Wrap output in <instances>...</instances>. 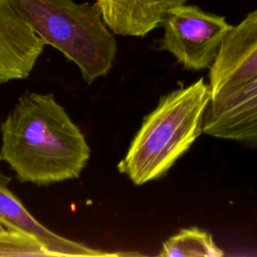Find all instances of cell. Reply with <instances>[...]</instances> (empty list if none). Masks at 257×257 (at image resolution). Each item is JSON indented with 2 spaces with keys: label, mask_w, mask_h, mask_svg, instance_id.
Wrapping results in <instances>:
<instances>
[{
  "label": "cell",
  "mask_w": 257,
  "mask_h": 257,
  "mask_svg": "<svg viewBox=\"0 0 257 257\" xmlns=\"http://www.w3.org/2000/svg\"><path fill=\"white\" fill-rule=\"evenodd\" d=\"M0 130V161L21 183L77 179L90 158L84 135L52 93L21 95Z\"/></svg>",
  "instance_id": "1"
},
{
  "label": "cell",
  "mask_w": 257,
  "mask_h": 257,
  "mask_svg": "<svg viewBox=\"0 0 257 257\" xmlns=\"http://www.w3.org/2000/svg\"><path fill=\"white\" fill-rule=\"evenodd\" d=\"M210 99L203 77L163 95L144 118L117 171L137 186L166 176L203 133Z\"/></svg>",
  "instance_id": "2"
},
{
  "label": "cell",
  "mask_w": 257,
  "mask_h": 257,
  "mask_svg": "<svg viewBox=\"0 0 257 257\" xmlns=\"http://www.w3.org/2000/svg\"><path fill=\"white\" fill-rule=\"evenodd\" d=\"M43 42L59 50L91 84L112 67L116 41L98 6L75 0H15Z\"/></svg>",
  "instance_id": "3"
},
{
  "label": "cell",
  "mask_w": 257,
  "mask_h": 257,
  "mask_svg": "<svg viewBox=\"0 0 257 257\" xmlns=\"http://www.w3.org/2000/svg\"><path fill=\"white\" fill-rule=\"evenodd\" d=\"M162 24L159 49L170 52L185 69L196 71L211 67L233 27L223 16L185 4L168 11Z\"/></svg>",
  "instance_id": "4"
},
{
  "label": "cell",
  "mask_w": 257,
  "mask_h": 257,
  "mask_svg": "<svg viewBox=\"0 0 257 257\" xmlns=\"http://www.w3.org/2000/svg\"><path fill=\"white\" fill-rule=\"evenodd\" d=\"M202 128L210 137L257 148V74L212 97Z\"/></svg>",
  "instance_id": "5"
},
{
  "label": "cell",
  "mask_w": 257,
  "mask_h": 257,
  "mask_svg": "<svg viewBox=\"0 0 257 257\" xmlns=\"http://www.w3.org/2000/svg\"><path fill=\"white\" fill-rule=\"evenodd\" d=\"M257 74V10L249 13L225 37L209 68L211 98Z\"/></svg>",
  "instance_id": "6"
},
{
  "label": "cell",
  "mask_w": 257,
  "mask_h": 257,
  "mask_svg": "<svg viewBox=\"0 0 257 257\" xmlns=\"http://www.w3.org/2000/svg\"><path fill=\"white\" fill-rule=\"evenodd\" d=\"M44 46L15 0H0V84L26 78Z\"/></svg>",
  "instance_id": "7"
},
{
  "label": "cell",
  "mask_w": 257,
  "mask_h": 257,
  "mask_svg": "<svg viewBox=\"0 0 257 257\" xmlns=\"http://www.w3.org/2000/svg\"><path fill=\"white\" fill-rule=\"evenodd\" d=\"M0 227L14 229L37 238L54 257L64 256H125L133 253H109L62 237L38 222L7 187L0 174Z\"/></svg>",
  "instance_id": "8"
},
{
  "label": "cell",
  "mask_w": 257,
  "mask_h": 257,
  "mask_svg": "<svg viewBox=\"0 0 257 257\" xmlns=\"http://www.w3.org/2000/svg\"><path fill=\"white\" fill-rule=\"evenodd\" d=\"M188 0H96L102 18L112 33L145 36L162 24L171 9Z\"/></svg>",
  "instance_id": "9"
},
{
  "label": "cell",
  "mask_w": 257,
  "mask_h": 257,
  "mask_svg": "<svg viewBox=\"0 0 257 257\" xmlns=\"http://www.w3.org/2000/svg\"><path fill=\"white\" fill-rule=\"evenodd\" d=\"M159 256L163 257H221L223 250L218 247L213 236L198 227L180 230L167 239Z\"/></svg>",
  "instance_id": "10"
},
{
  "label": "cell",
  "mask_w": 257,
  "mask_h": 257,
  "mask_svg": "<svg viewBox=\"0 0 257 257\" xmlns=\"http://www.w3.org/2000/svg\"><path fill=\"white\" fill-rule=\"evenodd\" d=\"M54 257L34 236L18 230L0 227V257Z\"/></svg>",
  "instance_id": "11"
}]
</instances>
